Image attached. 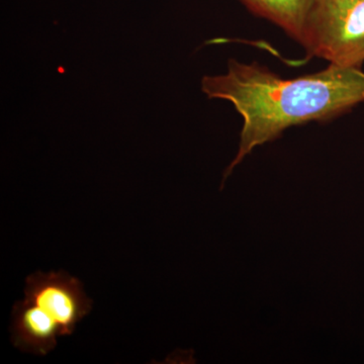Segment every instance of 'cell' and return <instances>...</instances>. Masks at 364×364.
<instances>
[{
    "mask_svg": "<svg viewBox=\"0 0 364 364\" xmlns=\"http://www.w3.org/2000/svg\"><path fill=\"white\" fill-rule=\"evenodd\" d=\"M208 98L232 102L243 117L238 153L224 179L258 146L277 140L287 129L326 122L364 102V72L330 64L325 70L284 79L253 62L229 60L225 75L205 76Z\"/></svg>",
    "mask_w": 364,
    "mask_h": 364,
    "instance_id": "6da1fadb",
    "label": "cell"
},
{
    "mask_svg": "<svg viewBox=\"0 0 364 364\" xmlns=\"http://www.w3.org/2000/svg\"><path fill=\"white\" fill-rule=\"evenodd\" d=\"M301 45L310 57L343 68L360 69L364 63V0H313Z\"/></svg>",
    "mask_w": 364,
    "mask_h": 364,
    "instance_id": "7a4b0ae2",
    "label": "cell"
},
{
    "mask_svg": "<svg viewBox=\"0 0 364 364\" xmlns=\"http://www.w3.org/2000/svg\"><path fill=\"white\" fill-rule=\"evenodd\" d=\"M25 301L40 309L58 325L61 335H70L90 313L91 301L81 282L68 273L36 272L26 279Z\"/></svg>",
    "mask_w": 364,
    "mask_h": 364,
    "instance_id": "3957f363",
    "label": "cell"
},
{
    "mask_svg": "<svg viewBox=\"0 0 364 364\" xmlns=\"http://www.w3.org/2000/svg\"><path fill=\"white\" fill-rule=\"evenodd\" d=\"M13 341L23 351L46 355L61 335L58 325L40 309L23 299L14 306Z\"/></svg>",
    "mask_w": 364,
    "mask_h": 364,
    "instance_id": "277c9868",
    "label": "cell"
},
{
    "mask_svg": "<svg viewBox=\"0 0 364 364\" xmlns=\"http://www.w3.org/2000/svg\"><path fill=\"white\" fill-rule=\"evenodd\" d=\"M256 16L275 23L301 44L313 0H240Z\"/></svg>",
    "mask_w": 364,
    "mask_h": 364,
    "instance_id": "5b68a950",
    "label": "cell"
}]
</instances>
